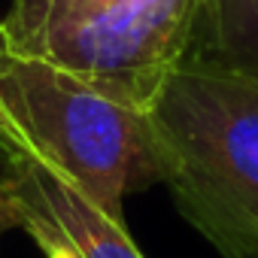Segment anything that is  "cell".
<instances>
[{"mask_svg":"<svg viewBox=\"0 0 258 258\" xmlns=\"http://www.w3.org/2000/svg\"><path fill=\"white\" fill-rule=\"evenodd\" d=\"M219 0H13L7 55L46 61L149 112L164 82L210 52Z\"/></svg>","mask_w":258,"mask_h":258,"instance_id":"2","label":"cell"},{"mask_svg":"<svg viewBox=\"0 0 258 258\" xmlns=\"http://www.w3.org/2000/svg\"><path fill=\"white\" fill-rule=\"evenodd\" d=\"M176 210L222 258H258V76L191 58L149 106Z\"/></svg>","mask_w":258,"mask_h":258,"instance_id":"1","label":"cell"},{"mask_svg":"<svg viewBox=\"0 0 258 258\" xmlns=\"http://www.w3.org/2000/svg\"><path fill=\"white\" fill-rule=\"evenodd\" d=\"M0 155L61 173L112 216L164 179L149 112L34 58L0 61Z\"/></svg>","mask_w":258,"mask_h":258,"instance_id":"3","label":"cell"},{"mask_svg":"<svg viewBox=\"0 0 258 258\" xmlns=\"http://www.w3.org/2000/svg\"><path fill=\"white\" fill-rule=\"evenodd\" d=\"M207 58L258 76V0H219Z\"/></svg>","mask_w":258,"mask_h":258,"instance_id":"5","label":"cell"},{"mask_svg":"<svg viewBox=\"0 0 258 258\" xmlns=\"http://www.w3.org/2000/svg\"><path fill=\"white\" fill-rule=\"evenodd\" d=\"M7 58V40H4V19H0V61Z\"/></svg>","mask_w":258,"mask_h":258,"instance_id":"6","label":"cell"},{"mask_svg":"<svg viewBox=\"0 0 258 258\" xmlns=\"http://www.w3.org/2000/svg\"><path fill=\"white\" fill-rule=\"evenodd\" d=\"M4 161L0 231L25 228L46 258H143L121 216L106 213L70 179L28 158Z\"/></svg>","mask_w":258,"mask_h":258,"instance_id":"4","label":"cell"}]
</instances>
